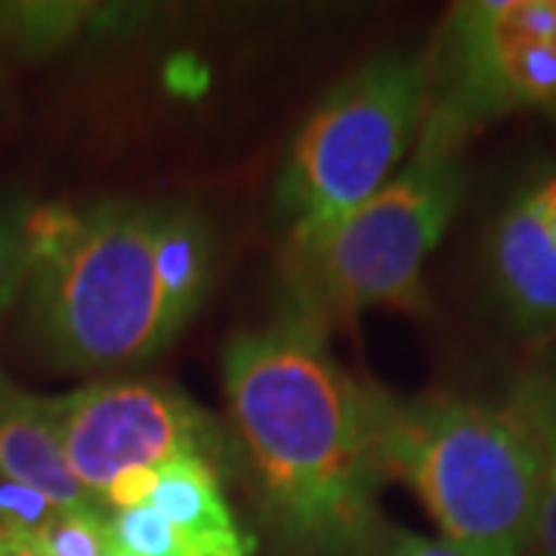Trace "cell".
<instances>
[{
    "label": "cell",
    "mask_w": 556,
    "mask_h": 556,
    "mask_svg": "<svg viewBox=\"0 0 556 556\" xmlns=\"http://www.w3.org/2000/svg\"><path fill=\"white\" fill-rule=\"evenodd\" d=\"M325 325L291 306L226 346L223 380L263 517L294 556H375L383 482L368 383L328 350Z\"/></svg>",
    "instance_id": "6da1fadb"
},
{
    "label": "cell",
    "mask_w": 556,
    "mask_h": 556,
    "mask_svg": "<svg viewBox=\"0 0 556 556\" xmlns=\"http://www.w3.org/2000/svg\"><path fill=\"white\" fill-rule=\"evenodd\" d=\"M161 207L109 201L87 214L38 207L22 223L35 334L65 368L155 356L174 328L155 276Z\"/></svg>",
    "instance_id": "7a4b0ae2"
},
{
    "label": "cell",
    "mask_w": 556,
    "mask_h": 556,
    "mask_svg": "<svg viewBox=\"0 0 556 556\" xmlns=\"http://www.w3.org/2000/svg\"><path fill=\"white\" fill-rule=\"evenodd\" d=\"M380 470L415 489L448 544L526 556L547 457L507 408L457 396L399 399L368 383Z\"/></svg>",
    "instance_id": "3957f363"
},
{
    "label": "cell",
    "mask_w": 556,
    "mask_h": 556,
    "mask_svg": "<svg viewBox=\"0 0 556 556\" xmlns=\"http://www.w3.org/2000/svg\"><path fill=\"white\" fill-rule=\"evenodd\" d=\"M460 134L427 115L415 155L356 211L294 244V306L325 328L375 306L427 313L424 263L464 199Z\"/></svg>",
    "instance_id": "277c9868"
},
{
    "label": "cell",
    "mask_w": 556,
    "mask_h": 556,
    "mask_svg": "<svg viewBox=\"0 0 556 556\" xmlns=\"http://www.w3.org/2000/svg\"><path fill=\"white\" fill-rule=\"evenodd\" d=\"M430 100L427 65L378 56L343 78L303 124L278 186L291 241L316 239L380 192L420 137Z\"/></svg>",
    "instance_id": "5b68a950"
},
{
    "label": "cell",
    "mask_w": 556,
    "mask_h": 556,
    "mask_svg": "<svg viewBox=\"0 0 556 556\" xmlns=\"http://www.w3.org/2000/svg\"><path fill=\"white\" fill-rule=\"evenodd\" d=\"M448 84L427 112L460 137L514 109H556V0L457 7L448 25Z\"/></svg>",
    "instance_id": "8992f818"
},
{
    "label": "cell",
    "mask_w": 556,
    "mask_h": 556,
    "mask_svg": "<svg viewBox=\"0 0 556 556\" xmlns=\"http://www.w3.org/2000/svg\"><path fill=\"white\" fill-rule=\"evenodd\" d=\"M60 437L72 473L102 501L109 482L130 467H167L201 457L214 464V420L186 393L155 380L93 383L56 396Z\"/></svg>",
    "instance_id": "52a82bcc"
},
{
    "label": "cell",
    "mask_w": 556,
    "mask_h": 556,
    "mask_svg": "<svg viewBox=\"0 0 556 556\" xmlns=\"http://www.w3.org/2000/svg\"><path fill=\"white\" fill-rule=\"evenodd\" d=\"M0 477L43 495L56 510H102L68 467L56 399L25 393L0 378Z\"/></svg>",
    "instance_id": "ba28073f"
},
{
    "label": "cell",
    "mask_w": 556,
    "mask_h": 556,
    "mask_svg": "<svg viewBox=\"0 0 556 556\" xmlns=\"http://www.w3.org/2000/svg\"><path fill=\"white\" fill-rule=\"evenodd\" d=\"M149 507L164 517L155 556H254L257 538L232 517L217 467L186 457L159 470Z\"/></svg>",
    "instance_id": "9c48e42d"
},
{
    "label": "cell",
    "mask_w": 556,
    "mask_h": 556,
    "mask_svg": "<svg viewBox=\"0 0 556 556\" xmlns=\"http://www.w3.org/2000/svg\"><path fill=\"white\" fill-rule=\"evenodd\" d=\"M492 269L501 300L522 334L544 338L556 331V248L532 214L526 192L497 219Z\"/></svg>",
    "instance_id": "30bf717a"
},
{
    "label": "cell",
    "mask_w": 556,
    "mask_h": 556,
    "mask_svg": "<svg viewBox=\"0 0 556 556\" xmlns=\"http://www.w3.org/2000/svg\"><path fill=\"white\" fill-rule=\"evenodd\" d=\"M211 269V239L195 211H161L155 229V276L164 313L177 334L186 318L199 309Z\"/></svg>",
    "instance_id": "8fae6325"
},
{
    "label": "cell",
    "mask_w": 556,
    "mask_h": 556,
    "mask_svg": "<svg viewBox=\"0 0 556 556\" xmlns=\"http://www.w3.org/2000/svg\"><path fill=\"white\" fill-rule=\"evenodd\" d=\"M35 541L47 556H105L115 547L102 510H56L40 526Z\"/></svg>",
    "instance_id": "7c38bea8"
},
{
    "label": "cell",
    "mask_w": 556,
    "mask_h": 556,
    "mask_svg": "<svg viewBox=\"0 0 556 556\" xmlns=\"http://www.w3.org/2000/svg\"><path fill=\"white\" fill-rule=\"evenodd\" d=\"M507 412L535 439L541 455L556 467V375L529 371L510 383Z\"/></svg>",
    "instance_id": "4fadbf2b"
},
{
    "label": "cell",
    "mask_w": 556,
    "mask_h": 556,
    "mask_svg": "<svg viewBox=\"0 0 556 556\" xmlns=\"http://www.w3.org/2000/svg\"><path fill=\"white\" fill-rule=\"evenodd\" d=\"M56 514V507L38 492L25 489L20 482L0 477V526L25 532V535H38V529L47 519Z\"/></svg>",
    "instance_id": "5bb4252c"
},
{
    "label": "cell",
    "mask_w": 556,
    "mask_h": 556,
    "mask_svg": "<svg viewBox=\"0 0 556 556\" xmlns=\"http://www.w3.org/2000/svg\"><path fill=\"white\" fill-rule=\"evenodd\" d=\"M28 281V257L22 232L0 217V316L13 306V300Z\"/></svg>",
    "instance_id": "9a60e30c"
},
{
    "label": "cell",
    "mask_w": 556,
    "mask_h": 556,
    "mask_svg": "<svg viewBox=\"0 0 556 556\" xmlns=\"http://www.w3.org/2000/svg\"><path fill=\"white\" fill-rule=\"evenodd\" d=\"M155 485H159L155 467H130L109 482V489L102 492V507H115V510L142 507V504H149Z\"/></svg>",
    "instance_id": "2e32d148"
},
{
    "label": "cell",
    "mask_w": 556,
    "mask_h": 556,
    "mask_svg": "<svg viewBox=\"0 0 556 556\" xmlns=\"http://www.w3.org/2000/svg\"><path fill=\"white\" fill-rule=\"evenodd\" d=\"M529 556H556V467L547 464L544 489L538 501V517L529 538Z\"/></svg>",
    "instance_id": "e0dca14e"
},
{
    "label": "cell",
    "mask_w": 556,
    "mask_h": 556,
    "mask_svg": "<svg viewBox=\"0 0 556 556\" xmlns=\"http://www.w3.org/2000/svg\"><path fill=\"white\" fill-rule=\"evenodd\" d=\"M380 554L383 556H470L448 541H430V538L412 535L393 529L390 535L380 538Z\"/></svg>",
    "instance_id": "ac0fdd59"
},
{
    "label": "cell",
    "mask_w": 556,
    "mask_h": 556,
    "mask_svg": "<svg viewBox=\"0 0 556 556\" xmlns=\"http://www.w3.org/2000/svg\"><path fill=\"white\" fill-rule=\"evenodd\" d=\"M526 201H529L532 214H535L538 223H541L544 236L554 241L556 248V177L532 186V189L526 192Z\"/></svg>",
    "instance_id": "d6986e66"
},
{
    "label": "cell",
    "mask_w": 556,
    "mask_h": 556,
    "mask_svg": "<svg viewBox=\"0 0 556 556\" xmlns=\"http://www.w3.org/2000/svg\"><path fill=\"white\" fill-rule=\"evenodd\" d=\"M7 556H47L38 547L35 535H25V532H13L7 529Z\"/></svg>",
    "instance_id": "ffe728a7"
},
{
    "label": "cell",
    "mask_w": 556,
    "mask_h": 556,
    "mask_svg": "<svg viewBox=\"0 0 556 556\" xmlns=\"http://www.w3.org/2000/svg\"><path fill=\"white\" fill-rule=\"evenodd\" d=\"M0 556H7V529L0 526Z\"/></svg>",
    "instance_id": "44dd1931"
},
{
    "label": "cell",
    "mask_w": 556,
    "mask_h": 556,
    "mask_svg": "<svg viewBox=\"0 0 556 556\" xmlns=\"http://www.w3.org/2000/svg\"><path fill=\"white\" fill-rule=\"evenodd\" d=\"M105 556H134V554H127V551H121L118 544H115V547H112V551H109V554Z\"/></svg>",
    "instance_id": "7402d4cb"
}]
</instances>
